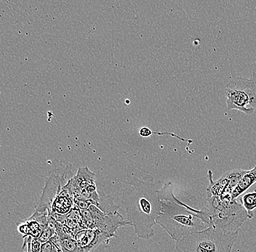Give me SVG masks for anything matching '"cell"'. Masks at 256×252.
<instances>
[{"label":"cell","instance_id":"obj_12","mask_svg":"<svg viewBox=\"0 0 256 252\" xmlns=\"http://www.w3.org/2000/svg\"><path fill=\"white\" fill-rule=\"evenodd\" d=\"M44 226L33 215L28 219L18 224V230L23 238L31 236L33 239H39Z\"/></svg>","mask_w":256,"mask_h":252},{"label":"cell","instance_id":"obj_3","mask_svg":"<svg viewBox=\"0 0 256 252\" xmlns=\"http://www.w3.org/2000/svg\"><path fill=\"white\" fill-rule=\"evenodd\" d=\"M208 207L201 209L202 220L209 227L224 233L238 231L248 219V212L236 199L208 196Z\"/></svg>","mask_w":256,"mask_h":252},{"label":"cell","instance_id":"obj_15","mask_svg":"<svg viewBox=\"0 0 256 252\" xmlns=\"http://www.w3.org/2000/svg\"><path fill=\"white\" fill-rule=\"evenodd\" d=\"M99 201L96 207L102 210L104 213L108 214L115 213L119 210L120 206L116 205L114 202L113 198L112 196L107 195L105 192L102 191H98Z\"/></svg>","mask_w":256,"mask_h":252},{"label":"cell","instance_id":"obj_1","mask_svg":"<svg viewBox=\"0 0 256 252\" xmlns=\"http://www.w3.org/2000/svg\"><path fill=\"white\" fill-rule=\"evenodd\" d=\"M128 184L130 186L123 191L122 197L127 220L138 237L148 240L154 236V227L162 212L158 192L164 183L161 180L154 182L152 175H146L142 180L132 176Z\"/></svg>","mask_w":256,"mask_h":252},{"label":"cell","instance_id":"obj_19","mask_svg":"<svg viewBox=\"0 0 256 252\" xmlns=\"http://www.w3.org/2000/svg\"><path fill=\"white\" fill-rule=\"evenodd\" d=\"M26 252H28V251H26Z\"/></svg>","mask_w":256,"mask_h":252},{"label":"cell","instance_id":"obj_9","mask_svg":"<svg viewBox=\"0 0 256 252\" xmlns=\"http://www.w3.org/2000/svg\"><path fill=\"white\" fill-rule=\"evenodd\" d=\"M248 171L243 170H235L226 172L223 176L214 182L212 180V171L208 172L210 185L208 188V195L219 196L222 199H232L234 190L238 184L240 179Z\"/></svg>","mask_w":256,"mask_h":252},{"label":"cell","instance_id":"obj_11","mask_svg":"<svg viewBox=\"0 0 256 252\" xmlns=\"http://www.w3.org/2000/svg\"><path fill=\"white\" fill-rule=\"evenodd\" d=\"M49 216L58 237L59 245L62 252H88L78 245L70 231L62 223L58 222L51 215H49Z\"/></svg>","mask_w":256,"mask_h":252},{"label":"cell","instance_id":"obj_8","mask_svg":"<svg viewBox=\"0 0 256 252\" xmlns=\"http://www.w3.org/2000/svg\"><path fill=\"white\" fill-rule=\"evenodd\" d=\"M96 175L88 167L78 170V173L68 182L74 198L82 197L92 205L97 206L99 201L98 191L96 183Z\"/></svg>","mask_w":256,"mask_h":252},{"label":"cell","instance_id":"obj_2","mask_svg":"<svg viewBox=\"0 0 256 252\" xmlns=\"http://www.w3.org/2000/svg\"><path fill=\"white\" fill-rule=\"evenodd\" d=\"M158 195L161 201L162 212L156 224L161 226L172 240L178 242L192 233L209 228L202 220L201 210L192 208L176 199L170 182L164 183Z\"/></svg>","mask_w":256,"mask_h":252},{"label":"cell","instance_id":"obj_6","mask_svg":"<svg viewBox=\"0 0 256 252\" xmlns=\"http://www.w3.org/2000/svg\"><path fill=\"white\" fill-rule=\"evenodd\" d=\"M72 167V164L66 165L57 159L52 161L51 167L48 170L46 184L42 189V194L35 207L36 212L44 213L50 210L54 200L74 177Z\"/></svg>","mask_w":256,"mask_h":252},{"label":"cell","instance_id":"obj_18","mask_svg":"<svg viewBox=\"0 0 256 252\" xmlns=\"http://www.w3.org/2000/svg\"><path fill=\"white\" fill-rule=\"evenodd\" d=\"M56 234V231L55 228H54V225H52V222H51L50 218V224L43 228L42 233L41 236H40L38 240H39V242L42 244L46 243V242H49Z\"/></svg>","mask_w":256,"mask_h":252},{"label":"cell","instance_id":"obj_14","mask_svg":"<svg viewBox=\"0 0 256 252\" xmlns=\"http://www.w3.org/2000/svg\"><path fill=\"white\" fill-rule=\"evenodd\" d=\"M256 183V166L247 172L240 179L232 194V200H235Z\"/></svg>","mask_w":256,"mask_h":252},{"label":"cell","instance_id":"obj_7","mask_svg":"<svg viewBox=\"0 0 256 252\" xmlns=\"http://www.w3.org/2000/svg\"><path fill=\"white\" fill-rule=\"evenodd\" d=\"M81 214L84 229L97 230L112 237H116L115 233L120 228L131 226L119 212L106 215L94 205L88 210H81Z\"/></svg>","mask_w":256,"mask_h":252},{"label":"cell","instance_id":"obj_10","mask_svg":"<svg viewBox=\"0 0 256 252\" xmlns=\"http://www.w3.org/2000/svg\"><path fill=\"white\" fill-rule=\"evenodd\" d=\"M112 238L108 234L91 229L80 230L74 236L78 245L88 252L94 251L100 244H108Z\"/></svg>","mask_w":256,"mask_h":252},{"label":"cell","instance_id":"obj_4","mask_svg":"<svg viewBox=\"0 0 256 252\" xmlns=\"http://www.w3.org/2000/svg\"><path fill=\"white\" fill-rule=\"evenodd\" d=\"M239 237V232L224 233L209 227L176 242L178 252H232Z\"/></svg>","mask_w":256,"mask_h":252},{"label":"cell","instance_id":"obj_13","mask_svg":"<svg viewBox=\"0 0 256 252\" xmlns=\"http://www.w3.org/2000/svg\"><path fill=\"white\" fill-rule=\"evenodd\" d=\"M74 207L73 199L68 196L60 194L54 200L48 213L52 217L66 216L70 214Z\"/></svg>","mask_w":256,"mask_h":252},{"label":"cell","instance_id":"obj_17","mask_svg":"<svg viewBox=\"0 0 256 252\" xmlns=\"http://www.w3.org/2000/svg\"><path fill=\"white\" fill-rule=\"evenodd\" d=\"M40 252H62L59 245V239L57 234H56L49 242L42 244Z\"/></svg>","mask_w":256,"mask_h":252},{"label":"cell","instance_id":"obj_5","mask_svg":"<svg viewBox=\"0 0 256 252\" xmlns=\"http://www.w3.org/2000/svg\"><path fill=\"white\" fill-rule=\"evenodd\" d=\"M227 108L251 115L256 112V73L250 78L235 77L225 90Z\"/></svg>","mask_w":256,"mask_h":252},{"label":"cell","instance_id":"obj_16","mask_svg":"<svg viewBox=\"0 0 256 252\" xmlns=\"http://www.w3.org/2000/svg\"><path fill=\"white\" fill-rule=\"evenodd\" d=\"M240 204L248 212V219L254 218V211L256 210V185L254 191L246 193L240 199Z\"/></svg>","mask_w":256,"mask_h":252}]
</instances>
